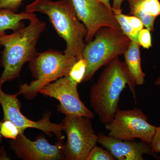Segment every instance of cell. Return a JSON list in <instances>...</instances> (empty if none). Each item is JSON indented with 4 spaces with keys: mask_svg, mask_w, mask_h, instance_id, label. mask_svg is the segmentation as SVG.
Returning <instances> with one entry per match:
<instances>
[{
    "mask_svg": "<svg viewBox=\"0 0 160 160\" xmlns=\"http://www.w3.org/2000/svg\"><path fill=\"white\" fill-rule=\"evenodd\" d=\"M127 85L135 98L136 85L128 67L125 62L115 58L105 66L90 90L91 107L103 124L111 122L119 110L120 96Z\"/></svg>",
    "mask_w": 160,
    "mask_h": 160,
    "instance_id": "obj_1",
    "label": "cell"
},
{
    "mask_svg": "<svg viewBox=\"0 0 160 160\" xmlns=\"http://www.w3.org/2000/svg\"><path fill=\"white\" fill-rule=\"evenodd\" d=\"M25 11L46 15L57 33L66 42L64 53L78 60L83 58L87 29L78 18L72 0H34L26 6Z\"/></svg>",
    "mask_w": 160,
    "mask_h": 160,
    "instance_id": "obj_2",
    "label": "cell"
},
{
    "mask_svg": "<svg viewBox=\"0 0 160 160\" xmlns=\"http://www.w3.org/2000/svg\"><path fill=\"white\" fill-rule=\"evenodd\" d=\"M29 25L5 34L0 38V46L4 47L1 66L4 68L0 78V86L19 77L25 63L37 56L36 46L40 36L45 31L46 23L38 18L29 21Z\"/></svg>",
    "mask_w": 160,
    "mask_h": 160,
    "instance_id": "obj_3",
    "label": "cell"
},
{
    "mask_svg": "<svg viewBox=\"0 0 160 160\" xmlns=\"http://www.w3.org/2000/svg\"><path fill=\"white\" fill-rule=\"evenodd\" d=\"M78 60L64 52L52 49L38 52L29 62V69L35 80L29 84L20 85L18 94L32 99L44 86L60 78L69 76L72 67Z\"/></svg>",
    "mask_w": 160,
    "mask_h": 160,
    "instance_id": "obj_4",
    "label": "cell"
},
{
    "mask_svg": "<svg viewBox=\"0 0 160 160\" xmlns=\"http://www.w3.org/2000/svg\"><path fill=\"white\" fill-rule=\"evenodd\" d=\"M94 37L83 52L87 66L83 82L90 81L100 68L124 54L131 42L121 29L111 27H102Z\"/></svg>",
    "mask_w": 160,
    "mask_h": 160,
    "instance_id": "obj_5",
    "label": "cell"
},
{
    "mask_svg": "<svg viewBox=\"0 0 160 160\" xmlns=\"http://www.w3.org/2000/svg\"><path fill=\"white\" fill-rule=\"evenodd\" d=\"M91 118L66 116L62 123L67 140L64 145L66 160H86L98 141Z\"/></svg>",
    "mask_w": 160,
    "mask_h": 160,
    "instance_id": "obj_6",
    "label": "cell"
},
{
    "mask_svg": "<svg viewBox=\"0 0 160 160\" xmlns=\"http://www.w3.org/2000/svg\"><path fill=\"white\" fill-rule=\"evenodd\" d=\"M148 118L141 109L119 110L111 122L105 125L109 136L122 140L141 141L151 144L156 126L148 122Z\"/></svg>",
    "mask_w": 160,
    "mask_h": 160,
    "instance_id": "obj_7",
    "label": "cell"
},
{
    "mask_svg": "<svg viewBox=\"0 0 160 160\" xmlns=\"http://www.w3.org/2000/svg\"><path fill=\"white\" fill-rule=\"evenodd\" d=\"M18 93L9 94L4 92L0 86V104L4 112L3 120H9L18 126L21 133L28 128H34L45 132L48 136L54 134L58 139L64 138L62 132L64 127L62 123L56 124L52 122L50 118L51 113L46 112L42 119L33 121L27 118L21 111V104L18 98Z\"/></svg>",
    "mask_w": 160,
    "mask_h": 160,
    "instance_id": "obj_8",
    "label": "cell"
},
{
    "mask_svg": "<svg viewBox=\"0 0 160 160\" xmlns=\"http://www.w3.org/2000/svg\"><path fill=\"white\" fill-rule=\"evenodd\" d=\"M78 84L69 76L60 78L40 89L41 94L54 98L60 102L58 109L66 116L92 118L94 114L82 102L78 90Z\"/></svg>",
    "mask_w": 160,
    "mask_h": 160,
    "instance_id": "obj_9",
    "label": "cell"
},
{
    "mask_svg": "<svg viewBox=\"0 0 160 160\" xmlns=\"http://www.w3.org/2000/svg\"><path fill=\"white\" fill-rule=\"evenodd\" d=\"M80 21L86 26V44L93 39L98 31L104 27L121 29L112 8L97 0H72Z\"/></svg>",
    "mask_w": 160,
    "mask_h": 160,
    "instance_id": "obj_10",
    "label": "cell"
},
{
    "mask_svg": "<svg viewBox=\"0 0 160 160\" xmlns=\"http://www.w3.org/2000/svg\"><path fill=\"white\" fill-rule=\"evenodd\" d=\"M10 149L17 157L24 160H64V145L60 142L52 145L45 137L31 141L24 133L9 142Z\"/></svg>",
    "mask_w": 160,
    "mask_h": 160,
    "instance_id": "obj_11",
    "label": "cell"
},
{
    "mask_svg": "<svg viewBox=\"0 0 160 160\" xmlns=\"http://www.w3.org/2000/svg\"><path fill=\"white\" fill-rule=\"evenodd\" d=\"M98 142L110 152L116 160H144L145 154L159 158L157 153L152 150L150 144L142 141L120 140L100 134L98 135Z\"/></svg>",
    "mask_w": 160,
    "mask_h": 160,
    "instance_id": "obj_12",
    "label": "cell"
},
{
    "mask_svg": "<svg viewBox=\"0 0 160 160\" xmlns=\"http://www.w3.org/2000/svg\"><path fill=\"white\" fill-rule=\"evenodd\" d=\"M130 9L129 14L140 19L144 27L154 31L156 19L160 15L159 0H127Z\"/></svg>",
    "mask_w": 160,
    "mask_h": 160,
    "instance_id": "obj_13",
    "label": "cell"
},
{
    "mask_svg": "<svg viewBox=\"0 0 160 160\" xmlns=\"http://www.w3.org/2000/svg\"><path fill=\"white\" fill-rule=\"evenodd\" d=\"M140 47L138 43L131 41L128 49L123 54L125 62L136 86L143 85L146 76L141 66Z\"/></svg>",
    "mask_w": 160,
    "mask_h": 160,
    "instance_id": "obj_14",
    "label": "cell"
},
{
    "mask_svg": "<svg viewBox=\"0 0 160 160\" xmlns=\"http://www.w3.org/2000/svg\"><path fill=\"white\" fill-rule=\"evenodd\" d=\"M33 12L24 11L14 13L6 9H0V38L6 33V30L16 31L25 26L24 20H30L37 18Z\"/></svg>",
    "mask_w": 160,
    "mask_h": 160,
    "instance_id": "obj_15",
    "label": "cell"
},
{
    "mask_svg": "<svg viewBox=\"0 0 160 160\" xmlns=\"http://www.w3.org/2000/svg\"><path fill=\"white\" fill-rule=\"evenodd\" d=\"M87 64L84 58L79 59L73 64L69 72V76L75 82H83L86 75Z\"/></svg>",
    "mask_w": 160,
    "mask_h": 160,
    "instance_id": "obj_16",
    "label": "cell"
},
{
    "mask_svg": "<svg viewBox=\"0 0 160 160\" xmlns=\"http://www.w3.org/2000/svg\"><path fill=\"white\" fill-rule=\"evenodd\" d=\"M114 16L123 33L129 37L131 41L139 44L138 34L139 32L137 31L131 26L126 19L125 15L122 13L114 14Z\"/></svg>",
    "mask_w": 160,
    "mask_h": 160,
    "instance_id": "obj_17",
    "label": "cell"
},
{
    "mask_svg": "<svg viewBox=\"0 0 160 160\" xmlns=\"http://www.w3.org/2000/svg\"><path fill=\"white\" fill-rule=\"evenodd\" d=\"M0 132L3 137L15 140L21 133L18 126L9 120H2Z\"/></svg>",
    "mask_w": 160,
    "mask_h": 160,
    "instance_id": "obj_18",
    "label": "cell"
},
{
    "mask_svg": "<svg viewBox=\"0 0 160 160\" xmlns=\"http://www.w3.org/2000/svg\"><path fill=\"white\" fill-rule=\"evenodd\" d=\"M115 158L107 149L96 145L92 149L86 160H115Z\"/></svg>",
    "mask_w": 160,
    "mask_h": 160,
    "instance_id": "obj_19",
    "label": "cell"
},
{
    "mask_svg": "<svg viewBox=\"0 0 160 160\" xmlns=\"http://www.w3.org/2000/svg\"><path fill=\"white\" fill-rule=\"evenodd\" d=\"M139 44L144 49H149L152 47L151 31L145 28L139 32Z\"/></svg>",
    "mask_w": 160,
    "mask_h": 160,
    "instance_id": "obj_20",
    "label": "cell"
},
{
    "mask_svg": "<svg viewBox=\"0 0 160 160\" xmlns=\"http://www.w3.org/2000/svg\"><path fill=\"white\" fill-rule=\"evenodd\" d=\"M24 0H0V9H6L18 13Z\"/></svg>",
    "mask_w": 160,
    "mask_h": 160,
    "instance_id": "obj_21",
    "label": "cell"
},
{
    "mask_svg": "<svg viewBox=\"0 0 160 160\" xmlns=\"http://www.w3.org/2000/svg\"><path fill=\"white\" fill-rule=\"evenodd\" d=\"M150 146L153 152L156 153L160 152V126L156 127L155 131Z\"/></svg>",
    "mask_w": 160,
    "mask_h": 160,
    "instance_id": "obj_22",
    "label": "cell"
},
{
    "mask_svg": "<svg viewBox=\"0 0 160 160\" xmlns=\"http://www.w3.org/2000/svg\"><path fill=\"white\" fill-rule=\"evenodd\" d=\"M126 19L129 24L137 31L139 32L144 28V24L140 19L134 16L125 15Z\"/></svg>",
    "mask_w": 160,
    "mask_h": 160,
    "instance_id": "obj_23",
    "label": "cell"
},
{
    "mask_svg": "<svg viewBox=\"0 0 160 160\" xmlns=\"http://www.w3.org/2000/svg\"><path fill=\"white\" fill-rule=\"evenodd\" d=\"M124 0H113L112 6L114 14L122 13V5Z\"/></svg>",
    "mask_w": 160,
    "mask_h": 160,
    "instance_id": "obj_24",
    "label": "cell"
},
{
    "mask_svg": "<svg viewBox=\"0 0 160 160\" xmlns=\"http://www.w3.org/2000/svg\"><path fill=\"white\" fill-rule=\"evenodd\" d=\"M2 122H0V128H1V124H2ZM2 136L1 134V132H0V144L2 142ZM5 150L2 147L0 146V159L2 158L3 156H4V152H5Z\"/></svg>",
    "mask_w": 160,
    "mask_h": 160,
    "instance_id": "obj_25",
    "label": "cell"
},
{
    "mask_svg": "<svg viewBox=\"0 0 160 160\" xmlns=\"http://www.w3.org/2000/svg\"><path fill=\"white\" fill-rule=\"evenodd\" d=\"M97 1H100V2L104 3L105 5H106V6H108V7L112 8L111 4H110V0H97Z\"/></svg>",
    "mask_w": 160,
    "mask_h": 160,
    "instance_id": "obj_26",
    "label": "cell"
},
{
    "mask_svg": "<svg viewBox=\"0 0 160 160\" xmlns=\"http://www.w3.org/2000/svg\"><path fill=\"white\" fill-rule=\"evenodd\" d=\"M154 84L156 86L160 87V75L158 77V78L156 80Z\"/></svg>",
    "mask_w": 160,
    "mask_h": 160,
    "instance_id": "obj_27",
    "label": "cell"
}]
</instances>
